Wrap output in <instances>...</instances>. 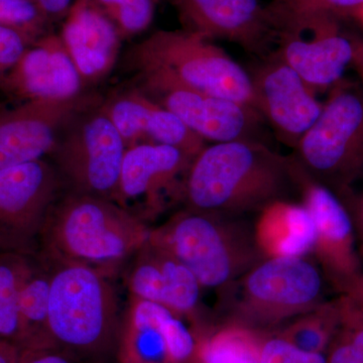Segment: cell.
Wrapping results in <instances>:
<instances>
[{
	"label": "cell",
	"mask_w": 363,
	"mask_h": 363,
	"mask_svg": "<svg viewBox=\"0 0 363 363\" xmlns=\"http://www.w3.org/2000/svg\"><path fill=\"white\" fill-rule=\"evenodd\" d=\"M63 181L49 159L0 169V252L38 255Z\"/></svg>",
	"instance_id": "9"
},
{
	"label": "cell",
	"mask_w": 363,
	"mask_h": 363,
	"mask_svg": "<svg viewBox=\"0 0 363 363\" xmlns=\"http://www.w3.org/2000/svg\"><path fill=\"white\" fill-rule=\"evenodd\" d=\"M294 162L301 202L314 222L316 240L313 259L332 290L339 296L345 295L363 274L352 219L333 191L308 175L295 160Z\"/></svg>",
	"instance_id": "10"
},
{
	"label": "cell",
	"mask_w": 363,
	"mask_h": 363,
	"mask_svg": "<svg viewBox=\"0 0 363 363\" xmlns=\"http://www.w3.org/2000/svg\"><path fill=\"white\" fill-rule=\"evenodd\" d=\"M150 230L152 226L116 203L65 192L45 221L39 255L89 267L112 279L149 240Z\"/></svg>",
	"instance_id": "2"
},
{
	"label": "cell",
	"mask_w": 363,
	"mask_h": 363,
	"mask_svg": "<svg viewBox=\"0 0 363 363\" xmlns=\"http://www.w3.org/2000/svg\"><path fill=\"white\" fill-rule=\"evenodd\" d=\"M126 150L121 133L98 102L74 117L49 160L66 192L116 203Z\"/></svg>",
	"instance_id": "8"
},
{
	"label": "cell",
	"mask_w": 363,
	"mask_h": 363,
	"mask_svg": "<svg viewBox=\"0 0 363 363\" xmlns=\"http://www.w3.org/2000/svg\"><path fill=\"white\" fill-rule=\"evenodd\" d=\"M0 111H1V109H0Z\"/></svg>",
	"instance_id": "41"
},
{
	"label": "cell",
	"mask_w": 363,
	"mask_h": 363,
	"mask_svg": "<svg viewBox=\"0 0 363 363\" xmlns=\"http://www.w3.org/2000/svg\"><path fill=\"white\" fill-rule=\"evenodd\" d=\"M262 334L233 324L206 328L198 336L192 363H260Z\"/></svg>",
	"instance_id": "24"
},
{
	"label": "cell",
	"mask_w": 363,
	"mask_h": 363,
	"mask_svg": "<svg viewBox=\"0 0 363 363\" xmlns=\"http://www.w3.org/2000/svg\"><path fill=\"white\" fill-rule=\"evenodd\" d=\"M45 259L51 267L52 347L73 362L102 363L116 357L123 316L112 279L80 264Z\"/></svg>",
	"instance_id": "3"
},
{
	"label": "cell",
	"mask_w": 363,
	"mask_h": 363,
	"mask_svg": "<svg viewBox=\"0 0 363 363\" xmlns=\"http://www.w3.org/2000/svg\"><path fill=\"white\" fill-rule=\"evenodd\" d=\"M138 75L228 98L255 108L250 72L212 40L188 30H157L131 52Z\"/></svg>",
	"instance_id": "6"
},
{
	"label": "cell",
	"mask_w": 363,
	"mask_h": 363,
	"mask_svg": "<svg viewBox=\"0 0 363 363\" xmlns=\"http://www.w3.org/2000/svg\"><path fill=\"white\" fill-rule=\"evenodd\" d=\"M30 45L25 35L0 25V84Z\"/></svg>",
	"instance_id": "31"
},
{
	"label": "cell",
	"mask_w": 363,
	"mask_h": 363,
	"mask_svg": "<svg viewBox=\"0 0 363 363\" xmlns=\"http://www.w3.org/2000/svg\"><path fill=\"white\" fill-rule=\"evenodd\" d=\"M86 87L60 35H45L26 48L0 89L21 99L70 100Z\"/></svg>",
	"instance_id": "19"
},
{
	"label": "cell",
	"mask_w": 363,
	"mask_h": 363,
	"mask_svg": "<svg viewBox=\"0 0 363 363\" xmlns=\"http://www.w3.org/2000/svg\"><path fill=\"white\" fill-rule=\"evenodd\" d=\"M48 21L66 18L75 0H30Z\"/></svg>",
	"instance_id": "36"
},
{
	"label": "cell",
	"mask_w": 363,
	"mask_h": 363,
	"mask_svg": "<svg viewBox=\"0 0 363 363\" xmlns=\"http://www.w3.org/2000/svg\"><path fill=\"white\" fill-rule=\"evenodd\" d=\"M338 297L340 300L341 314H342L341 328L347 334L351 342L363 358V314L346 304L345 301L340 296Z\"/></svg>",
	"instance_id": "33"
},
{
	"label": "cell",
	"mask_w": 363,
	"mask_h": 363,
	"mask_svg": "<svg viewBox=\"0 0 363 363\" xmlns=\"http://www.w3.org/2000/svg\"><path fill=\"white\" fill-rule=\"evenodd\" d=\"M255 109L274 135L295 150L303 136L316 123L324 104L285 62L272 54L250 72Z\"/></svg>",
	"instance_id": "15"
},
{
	"label": "cell",
	"mask_w": 363,
	"mask_h": 363,
	"mask_svg": "<svg viewBox=\"0 0 363 363\" xmlns=\"http://www.w3.org/2000/svg\"><path fill=\"white\" fill-rule=\"evenodd\" d=\"M150 240L187 267L203 290L216 291L217 295L266 259L255 240L253 224L187 208L162 225L152 227Z\"/></svg>",
	"instance_id": "5"
},
{
	"label": "cell",
	"mask_w": 363,
	"mask_h": 363,
	"mask_svg": "<svg viewBox=\"0 0 363 363\" xmlns=\"http://www.w3.org/2000/svg\"><path fill=\"white\" fill-rule=\"evenodd\" d=\"M63 352L55 347L35 348L21 351L20 363H72Z\"/></svg>",
	"instance_id": "35"
},
{
	"label": "cell",
	"mask_w": 363,
	"mask_h": 363,
	"mask_svg": "<svg viewBox=\"0 0 363 363\" xmlns=\"http://www.w3.org/2000/svg\"><path fill=\"white\" fill-rule=\"evenodd\" d=\"M138 76L145 92L205 142L262 140L259 136L266 121L250 105L187 89L152 76Z\"/></svg>",
	"instance_id": "12"
},
{
	"label": "cell",
	"mask_w": 363,
	"mask_h": 363,
	"mask_svg": "<svg viewBox=\"0 0 363 363\" xmlns=\"http://www.w3.org/2000/svg\"><path fill=\"white\" fill-rule=\"evenodd\" d=\"M298 191L293 157L262 140L205 145L193 159L184 183V208L242 218Z\"/></svg>",
	"instance_id": "1"
},
{
	"label": "cell",
	"mask_w": 363,
	"mask_h": 363,
	"mask_svg": "<svg viewBox=\"0 0 363 363\" xmlns=\"http://www.w3.org/2000/svg\"><path fill=\"white\" fill-rule=\"evenodd\" d=\"M183 30L206 39L228 40L252 54L277 44L278 30L269 6L260 0H169Z\"/></svg>",
	"instance_id": "16"
},
{
	"label": "cell",
	"mask_w": 363,
	"mask_h": 363,
	"mask_svg": "<svg viewBox=\"0 0 363 363\" xmlns=\"http://www.w3.org/2000/svg\"><path fill=\"white\" fill-rule=\"evenodd\" d=\"M85 86L104 80L121 51L116 26L89 0H75L60 35Z\"/></svg>",
	"instance_id": "21"
},
{
	"label": "cell",
	"mask_w": 363,
	"mask_h": 363,
	"mask_svg": "<svg viewBox=\"0 0 363 363\" xmlns=\"http://www.w3.org/2000/svg\"><path fill=\"white\" fill-rule=\"evenodd\" d=\"M259 360L260 363H327L326 353L300 350L274 332L262 334Z\"/></svg>",
	"instance_id": "30"
},
{
	"label": "cell",
	"mask_w": 363,
	"mask_h": 363,
	"mask_svg": "<svg viewBox=\"0 0 363 363\" xmlns=\"http://www.w3.org/2000/svg\"><path fill=\"white\" fill-rule=\"evenodd\" d=\"M326 358L327 363H363L362 355L341 327L327 350Z\"/></svg>",
	"instance_id": "32"
},
{
	"label": "cell",
	"mask_w": 363,
	"mask_h": 363,
	"mask_svg": "<svg viewBox=\"0 0 363 363\" xmlns=\"http://www.w3.org/2000/svg\"><path fill=\"white\" fill-rule=\"evenodd\" d=\"M303 171L336 195L363 179V87L338 83L294 150Z\"/></svg>",
	"instance_id": "7"
},
{
	"label": "cell",
	"mask_w": 363,
	"mask_h": 363,
	"mask_svg": "<svg viewBox=\"0 0 363 363\" xmlns=\"http://www.w3.org/2000/svg\"><path fill=\"white\" fill-rule=\"evenodd\" d=\"M357 69L358 76L362 80L363 87V40H357V52H355L354 61L353 65Z\"/></svg>",
	"instance_id": "39"
},
{
	"label": "cell",
	"mask_w": 363,
	"mask_h": 363,
	"mask_svg": "<svg viewBox=\"0 0 363 363\" xmlns=\"http://www.w3.org/2000/svg\"><path fill=\"white\" fill-rule=\"evenodd\" d=\"M166 306L131 298L123 315L118 363H192L198 331Z\"/></svg>",
	"instance_id": "13"
},
{
	"label": "cell",
	"mask_w": 363,
	"mask_h": 363,
	"mask_svg": "<svg viewBox=\"0 0 363 363\" xmlns=\"http://www.w3.org/2000/svg\"><path fill=\"white\" fill-rule=\"evenodd\" d=\"M339 297L327 300L316 309L291 320L274 331L300 350L312 353H326L341 327Z\"/></svg>",
	"instance_id": "26"
},
{
	"label": "cell",
	"mask_w": 363,
	"mask_h": 363,
	"mask_svg": "<svg viewBox=\"0 0 363 363\" xmlns=\"http://www.w3.org/2000/svg\"><path fill=\"white\" fill-rule=\"evenodd\" d=\"M337 196L347 208L352 219L355 235H357L358 252L363 264V191L357 193L354 189H350Z\"/></svg>",
	"instance_id": "34"
},
{
	"label": "cell",
	"mask_w": 363,
	"mask_h": 363,
	"mask_svg": "<svg viewBox=\"0 0 363 363\" xmlns=\"http://www.w3.org/2000/svg\"><path fill=\"white\" fill-rule=\"evenodd\" d=\"M123 272L131 298L166 306L187 318L199 332L206 328L202 319L201 285L166 248L149 238Z\"/></svg>",
	"instance_id": "17"
},
{
	"label": "cell",
	"mask_w": 363,
	"mask_h": 363,
	"mask_svg": "<svg viewBox=\"0 0 363 363\" xmlns=\"http://www.w3.org/2000/svg\"><path fill=\"white\" fill-rule=\"evenodd\" d=\"M116 26L121 38L130 39L147 30L154 21L160 0H89Z\"/></svg>",
	"instance_id": "28"
},
{
	"label": "cell",
	"mask_w": 363,
	"mask_h": 363,
	"mask_svg": "<svg viewBox=\"0 0 363 363\" xmlns=\"http://www.w3.org/2000/svg\"><path fill=\"white\" fill-rule=\"evenodd\" d=\"M101 106L128 149L145 143L166 145L195 157L206 145L178 116L143 89L121 91L101 102Z\"/></svg>",
	"instance_id": "20"
},
{
	"label": "cell",
	"mask_w": 363,
	"mask_h": 363,
	"mask_svg": "<svg viewBox=\"0 0 363 363\" xmlns=\"http://www.w3.org/2000/svg\"><path fill=\"white\" fill-rule=\"evenodd\" d=\"M21 350L13 344L0 340V363H20Z\"/></svg>",
	"instance_id": "38"
},
{
	"label": "cell",
	"mask_w": 363,
	"mask_h": 363,
	"mask_svg": "<svg viewBox=\"0 0 363 363\" xmlns=\"http://www.w3.org/2000/svg\"><path fill=\"white\" fill-rule=\"evenodd\" d=\"M255 240L266 257H312L316 233L302 202L279 200L257 214Z\"/></svg>",
	"instance_id": "22"
},
{
	"label": "cell",
	"mask_w": 363,
	"mask_h": 363,
	"mask_svg": "<svg viewBox=\"0 0 363 363\" xmlns=\"http://www.w3.org/2000/svg\"><path fill=\"white\" fill-rule=\"evenodd\" d=\"M355 18H357L358 20L362 21V23H363V9L357 14V16H355Z\"/></svg>",
	"instance_id": "40"
},
{
	"label": "cell",
	"mask_w": 363,
	"mask_h": 363,
	"mask_svg": "<svg viewBox=\"0 0 363 363\" xmlns=\"http://www.w3.org/2000/svg\"><path fill=\"white\" fill-rule=\"evenodd\" d=\"M33 255L0 252V340L13 344L21 351L20 293Z\"/></svg>",
	"instance_id": "27"
},
{
	"label": "cell",
	"mask_w": 363,
	"mask_h": 363,
	"mask_svg": "<svg viewBox=\"0 0 363 363\" xmlns=\"http://www.w3.org/2000/svg\"><path fill=\"white\" fill-rule=\"evenodd\" d=\"M357 40L341 33L337 23H318L279 33L274 54L318 93L341 82L353 65Z\"/></svg>",
	"instance_id": "18"
},
{
	"label": "cell",
	"mask_w": 363,
	"mask_h": 363,
	"mask_svg": "<svg viewBox=\"0 0 363 363\" xmlns=\"http://www.w3.org/2000/svg\"><path fill=\"white\" fill-rule=\"evenodd\" d=\"M100 102L90 94L70 100H30L0 111V169L51 156L74 117Z\"/></svg>",
	"instance_id": "14"
},
{
	"label": "cell",
	"mask_w": 363,
	"mask_h": 363,
	"mask_svg": "<svg viewBox=\"0 0 363 363\" xmlns=\"http://www.w3.org/2000/svg\"><path fill=\"white\" fill-rule=\"evenodd\" d=\"M193 159L171 145L145 143L128 147L116 204L150 225L183 201L184 183Z\"/></svg>",
	"instance_id": "11"
},
{
	"label": "cell",
	"mask_w": 363,
	"mask_h": 363,
	"mask_svg": "<svg viewBox=\"0 0 363 363\" xmlns=\"http://www.w3.org/2000/svg\"><path fill=\"white\" fill-rule=\"evenodd\" d=\"M48 23L30 0H0V25L21 33L30 44L45 35Z\"/></svg>",
	"instance_id": "29"
},
{
	"label": "cell",
	"mask_w": 363,
	"mask_h": 363,
	"mask_svg": "<svg viewBox=\"0 0 363 363\" xmlns=\"http://www.w3.org/2000/svg\"><path fill=\"white\" fill-rule=\"evenodd\" d=\"M313 257H266L217 295L221 324L269 332L326 302Z\"/></svg>",
	"instance_id": "4"
},
{
	"label": "cell",
	"mask_w": 363,
	"mask_h": 363,
	"mask_svg": "<svg viewBox=\"0 0 363 363\" xmlns=\"http://www.w3.org/2000/svg\"><path fill=\"white\" fill-rule=\"evenodd\" d=\"M279 33L324 23H338L363 9V0H274L267 4Z\"/></svg>",
	"instance_id": "25"
},
{
	"label": "cell",
	"mask_w": 363,
	"mask_h": 363,
	"mask_svg": "<svg viewBox=\"0 0 363 363\" xmlns=\"http://www.w3.org/2000/svg\"><path fill=\"white\" fill-rule=\"evenodd\" d=\"M51 267L42 255H35L21 285L20 318L23 350L52 347L50 340L49 303Z\"/></svg>",
	"instance_id": "23"
},
{
	"label": "cell",
	"mask_w": 363,
	"mask_h": 363,
	"mask_svg": "<svg viewBox=\"0 0 363 363\" xmlns=\"http://www.w3.org/2000/svg\"><path fill=\"white\" fill-rule=\"evenodd\" d=\"M340 297L345 301L346 304L363 314V274L350 292Z\"/></svg>",
	"instance_id": "37"
}]
</instances>
